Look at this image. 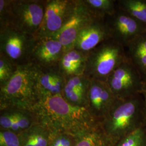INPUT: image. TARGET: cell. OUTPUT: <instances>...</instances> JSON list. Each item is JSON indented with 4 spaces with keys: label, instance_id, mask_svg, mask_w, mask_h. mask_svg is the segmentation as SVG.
Wrapping results in <instances>:
<instances>
[{
    "label": "cell",
    "instance_id": "obj_20",
    "mask_svg": "<svg viewBox=\"0 0 146 146\" xmlns=\"http://www.w3.org/2000/svg\"><path fill=\"white\" fill-rule=\"evenodd\" d=\"M50 131L38 122L20 134L21 146H48Z\"/></svg>",
    "mask_w": 146,
    "mask_h": 146
},
{
    "label": "cell",
    "instance_id": "obj_14",
    "mask_svg": "<svg viewBox=\"0 0 146 146\" xmlns=\"http://www.w3.org/2000/svg\"><path fill=\"white\" fill-rule=\"evenodd\" d=\"M38 122V117L33 110L17 107L0 110V130L21 134Z\"/></svg>",
    "mask_w": 146,
    "mask_h": 146
},
{
    "label": "cell",
    "instance_id": "obj_12",
    "mask_svg": "<svg viewBox=\"0 0 146 146\" xmlns=\"http://www.w3.org/2000/svg\"><path fill=\"white\" fill-rule=\"evenodd\" d=\"M64 52V48L57 39L43 38L36 40L31 52L30 63L38 68L58 66Z\"/></svg>",
    "mask_w": 146,
    "mask_h": 146
},
{
    "label": "cell",
    "instance_id": "obj_27",
    "mask_svg": "<svg viewBox=\"0 0 146 146\" xmlns=\"http://www.w3.org/2000/svg\"><path fill=\"white\" fill-rule=\"evenodd\" d=\"M0 146H21L20 134L12 131L0 130Z\"/></svg>",
    "mask_w": 146,
    "mask_h": 146
},
{
    "label": "cell",
    "instance_id": "obj_18",
    "mask_svg": "<svg viewBox=\"0 0 146 146\" xmlns=\"http://www.w3.org/2000/svg\"><path fill=\"white\" fill-rule=\"evenodd\" d=\"M125 48L127 60L146 82V31L131 41Z\"/></svg>",
    "mask_w": 146,
    "mask_h": 146
},
{
    "label": "cell",
    "instance_id": "obj_19",
    "mask_svg": "<svg viewBox=\"0 0 146 146\" xmlns=\"http://www.w3.org/2000/svg\"><path fill=\"white\" fill-rule=\"evenodd\" d=\"M75 146H113L100 124L95 123L78 131Z\"/></svg>",
    "mask_w": 146,
    "mask_h": 146
},
{
    "label": "cell",
    "instance_id": "obj_7",
    "mask_svg": "<svg viewBox=\"0 0 146 146\" xmlns=\"http://www.w3.org/2000/svg\"><path fill=\"white\" fill-rule=\"evenodd\" d=\"M76 5L77 0H47L44 17L35 38L56 39Z\"/></svg>",
    "mask_w": 146,
    "mask_h": 146
},
{
    "label": "cell",
    "instance_id": "obj_2",
    "mask_svg": "<svg viewBox=\"0 0 146 146\" xmlns=\"http://www.w3.org/2000/svg\"><path fill=\"white\" fill-rule=\"evenodd\" d=\"M100 124L113 146L123 136L145 125L141 94L117 99L108 114Z\"/></svg>",
    "mask_w": 146,
    "mask_h": 146
},
{
    "label": "cell",
    "instance_id": "obj_1",
    "mask_svg": "<svg viewBox=\"0 0 146 146\" xmlns=\"http://www.w3.org/2000/svg\"><path fill=\"white\" fill-rule=\"evenodd\" d=\"M33 110L38 117V122L50 132L68 131L76 134L97 123L85 108L69 104L61 95L40 100Z\"/></svg>",
    "mask_w": 146,
    "mask_h": 146
},
{
    "label": "cell",
    "instance_id": "obj_3",
    "mask_svg": "<svg viewBox=\"0 0 146 146\" xmlns=\"http://www.w3.org/2000/svg\"><path fill=\"white\" fill-rule=\"evenodd\" d=\"M37 68L31 63L19 67L13 76L0 86V110L17 107L34 110L39 101Z\"/></svg>",
    "mask_w": 146,
    "mask_h": 146
},
{
    "label": "cell",
    "instance_id": "obj_23",
    "mask_svg": "<svg viewBox=\"0 0 146 146\" xmlns=\"http://www.w3.org/2000/svg\"><path fill=\"white\" fill-rule=\"evenodd\" d=\"M114 146H146V125L123 136Z\"/></svg>",
    "mask_w": 146,
    "mask_h": 146
},
{
    "label": "cell",
    "instance_id": "obj_21",
    "mask_svg": "<svg viewBox=\"0 0 146 146\" xmlns=\"http://www.w3.org/2000/svg\"><path fill=\"white\" fill-rule=\"evenodd\" d=\"M90 14L94 17L106 18L112 15L117 8L116 0H82Z\"/></svg>",
    "mask_w": 146,
    "mask_h": 146
},
{
    "label": "cell",
    "instance_id": "obj_9",
    "mask_svg": "<svg viewBox=\"0 0 146 146\" xmlns=\"http://www.w3.org/2000/svg\"><path fill=\"white\" fill-rule=\"evenodd\" d=\"M117 99L107 82L90 79L85 108L96 122H102Z\"/></svg>",
    "mask_w": 146,
    "mask_h": 146
},
{
    "label": "cell",
    "instance_id": "obj_25",
    "mask_svg": "<svg viewBox=\"0 0 146 146\" xmlns=\"http://www.w3.org/2000/svg\"><path fill=\"white\" fill-rule=\"evenodd\" d=\"M18 67L0 54V86L6 84L15 74Z\"/></svg>",
    "mask_w": 146,
    "mask_h": 146
},
{
    "label": "cell",
    "instance_id": "obj_17",
    "mask_svg": "<svg viewBox=\"0 0 146 146\" xmlns=\"http://www.w3.org/2000/svg\"><path fill=\"white\" fill-rule=\"evenodd\" d=\"M88 54L73 48L66 51L58 64V69L67 78L84 75Z\"/></svg>",
    "mask_w": 146,
    "mask_h": 146
},
{
    "label": "cell",
    "instance_id": "obj_22",
    "mask_svg": "<svg viewBox=\"0 0 146 146\" xmlns=\"http://www.w3.org/2000/svg\"><path fill=\"white\" fill-rule=\"evenodd\" d=\"M117 5L146 26V0H117Z\"/></svg>",
    "mask_w": 146,
    "mask_h": 146
},
{
    "label": "cell",
    "instance_id": "obj_6",
    "mask_svg": "<svg viewBox=\"0 0 146 146\" xmlns=\"http://www.w3.org/2000/svg\"><path fill=\"white\" fill-rule=\"evenodd\" d=\"M47 0H12L11 27L35 36L42 23Z\"/></svg>",
    "mask_w": 146,
    "mask_h": 146
},
{
    "label": "cell",
    "instance_id": "obj_24",
    "mask_svg": "<svg viewBox=\"0 0 146 146\" xmlns=\"http://www.w3.org/2000/svg\"><path fill=\"white\" fill-rule=\"evenodd\" d=\"M50 133L48 146H75V134L68 131H55Z\"/></svg>",
    "mask_w": 146,
    "mask_h": 146
},
{
    "label": "cell",
    "instance_id": "obj_8",
    "mask_svg": "<svg viewBox=\"0 0 146 146\" xmlns=\"http://www.w3.org/2000/svg\"><path fill=\"white\" fill-rule=\"evenodd\" d=\"M117 99L141 94L145 82L135 67L127 60L111 74L107 81Z\"/></svg>",
    "mask_w": 146,
    "mask_h": 146
},
{
    "label": "cell",
    "instance_id": "obj_4",
    "mask_svg": "<svg viewBox=\"0 0 146 146\" xmlns=\"http://www.w3.org/2000/svg\"><path fill=\"white\" fill-rule=\"evenodd\" d=\"M127 60L125 47L111 38L106 40L88 54L84 75L107 82L111 74Z\"/></svg>",
    "mask_w": 146,
    "mask_h": 146
},
{
    "label": "cell",
    "instance_id": "obj_16",
    "mask_svg": "<svg viewBox=\"0 0 146 146\" xmlns=\"http://www.w3.org/2000/svg\"><path fill=\"white\" fill-rule=\"evenodd\" d=\"M90 82V79L84 74L68 78L61 95L69 104L85 108Z\"/></svg>",
    "mask_w": 146,
    "mask_h": 146
},
{
    "label": "cell",
    "instance_id": "obj_15",
    "mask_svg": "<svg viewBox=\"0 0 146 146\" xmlns=\"http://www.w3.org/2000/svg\"><path fill=\"white\" fill-rule=\"evenodd\" d=\"M36 67L37 90L39 101L48 97L61 95L66 78L60 72L58 67Z\"/></svg>",
    "mask_w": 146,
    "mask_h": 146
},
{
    "label": "cell",
    "instance_id": "obj_13",
    "mask_svg": "<svg viewBox=\"0 0 146 146\" xmlns=\"http://www.w3.org/2000/svg\"><path fill=\"white\" fill-rule=\"evenodd\" d=\"M92 17L82 0H77L72 14L56 38L62 43L65 52L74 48L79 33Z\"/></svg>",
    "mask_w": 146,
    "mask_h": 146
},
{
    "label": "cell",
    "instance_id": "obj_26",
    "mask_svg": "<svg viewBox=\"0 0 146 146\" xmlns=\"http://www.w3.org/2000/svg\"><path fill=\"white\" fill-rule=\"evenodd\" d=\"M12 0H0V31L11 27Z\"/></svg>",
    "mask_w": 146,
    "mask_h": 146
},
{
    "label": "cell",
    "instance_id": "obj_28",
    "mask_svg": "<svg viewBox=\"0 0 146 146\" xmlns=\"http://www.w3.org/2000/svg\"><path fill=\"white\" fill-rule=\"evenodd\" d=\"M141 95L143 97V104H144V113H145V125L146 127V82H145L144 86L141 92Z\"/></svg>",
    "mask_w": 146,
    "mask_h": 146
},
{
    "label": "cell",
    "instance_id": "obj_5",
    "mask_svg": "<svg viewBox=\"0 0 146 146\" xmlns=\"http://www.w3.org/2000/svg\"><path fill=\"white\" fill-rule=\"evenodd\" d=\"M36 41L34 36L9 28L0 31V54L18 67L26 65Z\"/></svg>",
    "mask_w": 146,
    "mask_h": 146
},
{
    "label": "cell",
    "instance_id": "obj_11",
    "mask_svg": "<svg viewBox=\"0 0 146 146\" xmlns=\"http://www.w3.org/2000/svg\"><path fill=\"white\" fill-rule=\"evenodd\" d=\"M110 38L106 18L93 16L79 33L74 48L88 54L102 42Z\"/></svg>",
    "mask_w": 146,
    "mask_h": 146
},
{
    "label": "cell",
    "instance_id": "obj_10",
    "mask_svg": "<svg viewBox=\"0 0 146 146\" xmlns=\"http://www.w3.org/2000/svg\"><path fill=\"white\" fill-rule=\"evenodd\" d=\"M106 21L110 28L111 39L124 47L146 31L145 25L136 20L117 5L115 13L107 17Z\"/></svg>",
    "mask_w": 146,
    "mask_h": 146
}]
</instances>
